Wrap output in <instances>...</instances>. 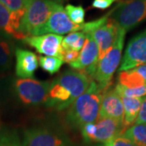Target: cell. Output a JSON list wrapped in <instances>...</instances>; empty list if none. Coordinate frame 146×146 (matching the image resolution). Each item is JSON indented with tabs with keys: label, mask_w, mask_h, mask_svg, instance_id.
<instances>
[{
	"label": "cell",
	"mask_w": 146,
	"mask_h": 146,
	"mask_svg": "<svg viewBox=\"0 0 146 146\" xmlns=\"http://www.w3.org/2000/svg\"><path fill=\"white\" fill-rule=\"evenodd\" d=\"M102 94L103 91L98 84L92 80L87 90L69 106L67 113L68 123L81 129L84 125L96 122L99 115Z\"/></svg>",
	"instance_id": "cell-1"
},
{
	"label": "cell",
	"mask_w": 146,
	"mask_h": 146,
	"mask_svg": "<svg viewBox=\"0 0 146 146\" xmlns=\"http://www.w3.org/2000/svg\"><path fill=\"white\" fill-rule=\"evenodd\" d=\"M125 35V30L119 27L117 37L112 47L98 61L94 79L103 92L109 89L113 75L116 69L119 67Z\"/></svg>",
	"instance_id": "cell-2"
},
{
	"label": "cell",
	"mask_w": 146,
	"mask_h": 146,
	"mask_svg": "<svg viewBox=\"0 0 146 146\" xmlns=\"http://www.w3.org/2000/svg\"><path fill=\"white\" fill-rule=\"evenodd\" d=\"M58 3L52 0H30L21 19L20 31L25 36H33L48 21Z\"/></svg>",
	"instance_id": "cell-3"
},
{
	"label": "cell",
	"mask_w": 146,
	"mask_h": 146,
	"mask_svg": "<svg viewBox=\"0 0 146 146\" xmlns=\"http://www.w3.org/2000/svg\"><path fill=\"white\" fill-rule=\"evenodd\" d=\"M126 32L146 20V0H124L112 9L110 16Z\"/></svg>",
	"instance_id": "cell-4"
},
{
	"label": "cell",
	"mask_w": 146,
	"mask_h": 146,
	"mask_svg": "<svg viewBox=\"0 0 146 146\" xmlns=\"http://www.w3.org/2000/svg\"><path fill=\"white\" fill-rule=\"evenodd\" d=\"M50 81H39L33 79H17L14 88L18 98L28 106L46 103L48 98Z\"/></svg>",
	"instance_id": "cell-5"
},
{
	"label": "cell",
	"mask_w": 146,
	"mask_h": 146,
	"mask_svg": "<svg viewBox=\"0 0 146 146\" xmlns=\"http://www.w3.org/2000/svg\"><path fill=\"white\" fill-rule=\"evenodd\" d=\"M84 24L76 25L73 23L67 15L63 6L58 4L53 11L46 23L35 32L33 36H41L45 34H56L62 36L63 34L74 32H81L83 30Z\"/></svg>",
	"instance_id": "cell-6"
},
{
	"label": "cell",
	"mask_w": 146,
	"mask_h": 146,
	"mask_svg": "<svg viewBox=\"0 0 146 146\" xmlns=\"http://www.w3.org/2000/svg\"><path fill=\"white\" fill-rule=\"evenodd\" d=\"M85 35V42L78 58L69 65L74 70L82 72L90 78L94 77L97 70L99 61V49L91 33H87Z\"/></svg>",
	"instance_id": "cell-7"
},
{
	"label": "cell",
	"mask_w": 146,
	"mask_h": 146,
	"mask_svg": "<svg viewBox=\"0 0 146 146\" xmlns=\"http://www.w3.org/2000/svg\"><path fill=\"white\" fill-rule=\"evenodd\" d=\"M146 64V29L132 37L126 48L119 72Z\"/></svg>",
	"instance_id": "cell-8"
},
{
	"label": "cell",
	"mask_w": 146,
	"mask_h": 146,
	"mask_svg": "<svg viewBox=\"0 0 146 146\" xmlns=\"http://www.w3.org/2000/svg\"><path fill=\"white\" fill-rule=\"evenodd\" d=\"M55 80L69 92L72 103L87 90L92 81L87 75L77 70L65 71L59 75Z\"/></svg>",
	"instance_id": "cell-9"
},
{
	"label": "cell",
	"mask_w": 146,
	"mask_h": 146,
	"mask_svg": "<svg viewBox=\"0 0 146 146\" xmlns=\"http://www.w3.org/2000/svg\"><path fill=\"white\" fill-rule=\"evenodd\" d=\"M58 133L46 127H34L25 131L22 146H67Z\"/></svg>",
	"instance_id": "cell-10"
},
{
	"label": "cell",
	"mask_w": 146,
	"mask_h": 146,
	"mask_svg": "<svg viewBox=\"0 0 146 146\" xmlns=\"http://www.w3.org/2000/svg\"><path fill=\"white\" fill-rule=\"evenodd\" d=\"M63 37L56 34H45L41 36H29L23 42L36 50L37 53L46 56L58 58Z\"/></svg>",
	"instance_id": "cell-11"
},
{
	"label": "cell",
	"mask_w": 146,
	"mask_h": 146,
	"mask_svg": "<svg viewBox=\"0 0 146 146\" xmlns=\"http://www.w3.org/2000/svg\"><path fill=\"white\" fill-rule=\"evenodd\" d=\"M98 117L111 118L119 121L123 125V105L121 96L115 89H108L103 92Z\"/></svg>",
	"instance_id": "cell-12"
},
{
	"label": "cell",
	"mask_w": 146,
	"mask_h": 146,
	"mask_svg": "<svg viewBox=\"0 0 146 146\" xmlns=\"http://www.w3.org/2000/svg\"><path fill=\"white\" fill-rule=\"evenodd\" d=\"M124 131L123 123L119 121L108 117H98L94 123V134L91 142L106 144Z\"/></svg>",
	"instance_id": "cell-13"
},
{
	"label": "cell",
	"mask_w": 146,
	"mask_h": 146,
	"mask_svg": "<svg viewBox=\"0 0 146 146\" xmlns=\"http://www.w3.org/2000/svg\"><path fill=\"white\" fill-rule=\"evenodd\" d=\"M119 29V26L112 19L109 18L102 25H101L91 33L94 39L98 46L99 60L102 58V57L112 47L117 37Z\"/></svg>",
	"instance_id": "cell-14"
},
{
	"label": "cell",
	"mask_w": 146,
	"mask_h": 146,
	"mask_svg": "<svg viewBox=\"0 0 146 146\" xmlns=\"http://www.w3.org/2000/svg\"><path fill=\"white\" fill-rule=\"evenodd\" d=\"M16 55V75L20 79H30L38 68V57L32 51L17 48Z\"/></svg>",
	"instance_id": "cell-15"
},
{
	"label": "cell",
	"mask_w": 146,
	"mask_h": 146,
	"mask_svg": "<svg viewBox=\"0 0 146 146\" xmlns=\"http://www.w3.org/2000/svg\"><path fill=\"white\" fill-rule=\"evenodd\" d=\"M21 19L0 3V34L7 37L23 40L25 36L20 31Z\"/></svg>",
	"instance_id": "cell-16"
},
{
	"label": "cell",
	"mask_w": 146,
	"mask_h": 146,
	"mask_svg": "<svg viewBox=\"0 0 146 146\" xmlns=\"http://www.w3.org/2000/svg\"><path fill=\"white\" fill-rule=\"evenodd\" d=\"M121 98L124 110L123 127L126 131L135 123L141 108L142 98H129L125 97H121Z\"/></svg>",
	"instance_id": "cell-17"
},
{
	"label": "cell",
	"mask_w": 146,
	"mask_h": 146,
	"mask_svg": "<svg viewBox=\"0 0 146 146\" xmlns=\"http://www.w3.org/2000/svg\"><path fill=\"white\" fill-rule=\"evenodd\" d=\"M14 47L10 37L0 34V74H4L11 67Z\"/></svg>",
	"instance_id": "cell-18"
},
{
	"label": "cell",
	"mask_w": 146,
	"mask_h": 146,
	"mask_svg": "<svg viewBox=\"0 0 146 146\" xmlns=\"http://www.w3.org/2000/svg\"><path fill=\"white\" fill-rule=\"evenodd\" d=\"M118 84L126 88H137L145 84L146 82L134 68L119 72L118 76Z\"/></svg>",
	"instance_id": "cell-19"
},
{
	"label": "cell",
	"mask_w": 146,
	"mask_h": 146,
	"mask_svg": "<svg viewBox=\"0 0 146 146\" xmlns=\"http://www.w3.org/2000/svg\"><path fill=\"white\" fill-rule=\"evenodd\" d=\"M137 146H146V124H134L122 134Z\"/></svg>",
	"instance_id": "cell-20"
},
{
	"label": "cell",
	"mask_w": 146,
	"mask_h": 146,
	"mask_svg": "<svg viewBox=\"0 0 146 146\" xmlns=\"http://www.w3.org/2000/svg\"><path fill=\"white\" fill-rule=\"evenodd\" d=\"M86 35L83 32H74L63 37L62 48L80 52L83 48Z\"/></svg>",
	"instance_id": "cell-21"
},
{
	"label": "cell",
	"mask_w": 146,
	"mask_h": 146,
	"mask_svg": "<svg viewBox=\"0 0 146 146\" xmlns=\"http://www.w3.org/2000/svg\"><path fill=\"white\" fill-rule=\"evenodd\" d=\"M63 62L57 57L40 56L38 57V64L42 70L50 75L58 72L63 64Z\"/></svg>",
	"instance_id": "cell-22"
},
{
	"label": "cell",
	"mask_w": 146,
	"mask_h": 146,
	"mask_svg": "<svg viewBox=\"0 0 146 146\" xmlns=\"http://www.w3.org/2000/svg\"><path fill=\"white\" fill-rule=\"evenodd\" d=\"M29 2L30 0H0V3L21 19L25 15Z\"/></svg>",
	"instance_id": "cell-23"
},
{
	"label": "cell",
	"mask_w": 146,
	"mask_h": 146,
	"mask_svg": "<svg viewBox=\"0 0 146 146\" xmlns=\"http://www.w3.org/2000/svg\"><path fill=\"white\" fill-rule=\"evenodd\" d=\"M115 90L121 97H125L129 98H142L146 96V84L137 88H126L119 84L115 86Z\"/></svg>",
	"instance_id": "cell-24"
},
{
	"label": "cell",
	"mask_w": 146,
	"mask_h": 146,
	"mask_svg": "<svg viewBox=\"0 0 146 146\" xmlns=\"http://www.w3.org/2000/svg\"><path fill=\"white\" fill-rule=\"evenodd\" d=\"M64 10L70 20L76 25H82L84 23L85 11L82 6H74L68 4L65 7Z\"/></svg>",
	"instance_id": "cell-25"
},
{
	"label": "cell",
	"mask_w": 146,
	"mask_h": 146,
	"mask_svg": "<svg viewBox=\"0 0 146 146\" xmlns=\"http://www.w3.org/2000/svg\"><path fill=\"white\" fill-rule=\"evenodd\" d=\"M79 54L80 52L75 51L72 50H67V49H63L61 47L58 58H60L63 63H68L70 64L71 63L75 62L79 57Z\"/></svg>",
	"instance_id": "cell-26"
},
{
	"label": "cell",
	"mask_w": 146,
	"mask_h": 146,
	"mask_svg": "<svg viewBox=\"0 0 146 146\" xmlns=\"http://www.w3.org/2000/svg\"><path fill=\"white\" fill-rule=\"evenodd\" d=\"M0 146H22V145L17 136L7 133L0 136Z\"/></svg>",
	"instance_id": "cell-27"
},
{
	"label": "cell",
	"mask_w": 146,
	"mask_h": 146,
	"mask_svg": "<svg viewBox=\"0 0 146 146\" xmlns=\"http://www.w3.org/2000/svg\"><path fill=\"white\" fill-rule=\"evenodd\" d=\"M104 146H137L123 136H116L113 140L106 142Z\"/></svg>",
	"instance_id": "cell-28"
},
{
	"label": "cell",
	"mask_w": 146,
	"mask_h": 146,
	"mask_svg": "<svg viewBox=\"0 0 146 146\" xmlns=\"http://www.w3.org/2000/svg\"><path fill=\"white\" fill-rule=\"evenodd\" d=\"M135 124H146V96L142 98L141 108Z\"/></svg>",
	"instance_id": "cell-29"
},
{
	"label": "cell",
	"mask_w": 146,
	"mask_h": 146,
	"mask_svg": "<svg viewBox=\"0 0 146 146\" xmlns=\"http://www.w3.org/2000/svg\"><path fill=\"white\" fill-rule=\"evenodd\" d=\"M115 1L117 0H94L92 3V7L101 10H106L109 8Z\"/></svg>",
	"instance_id": "cell-30"
},
{
	"label": "cell",
	"mask_w": 146,
	"mask_h": 146,
	"mask_svg": "<svg viewBox=\"0 0 146 146\" xmlns=\"http://www.w3.org/2000/svg\"><path fill=\"white\" fill-rule=\"evenodd\" d=\"M134 69L141 75V77L144 79V80L146 82V64L140 65V66L136 67Z\"/></svg>",
	"instance_id": "cell-31"
},
{
	"label": "cell",
	"mask_w": 146,
	"mask_h": 146,
	"mask_svg": "<svg viewBox=\"0 0 146 146\" xmlns=\"http://www.w3.org/2000/svg\"><path fill=\"white\" fill-rule=\"evenodd\" d=\"M52 1H54V2H56L58 3H64V2H66L67 0H52Z\"/></svg>",
	"instance_id": "cell-32"
}]
</instances>
